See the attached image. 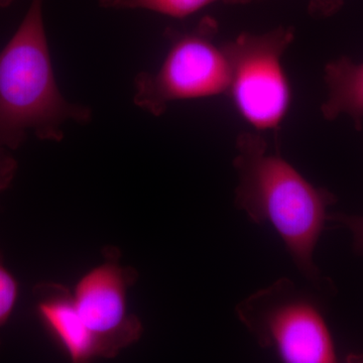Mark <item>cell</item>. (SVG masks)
Here are the masks:
<instances>
[{
  "mask_svg": "<svg viewBox=\"0 0 363 363\" xmlns=\"http://www.w3.org/2000/svg\"><path fill=\"white\" fill-rule=\"evenodd\" d=\"M235 147V206L255 223L271 224L298 271L318 281L315 248L335 196L313 185L279 154L269 152L259 131L241 133Z\"/></svg>",
  "mask_w": 363,
  "mask_h": 363,
  "instance_id": "obj_1",
  "label": "cell"
},
{
  "mask_svg": "<svg viewBox=\"0 0 363 363\" xmlns=\"http://www.w3.org/2000/svg\"><path fill=\"white\" fill-rule=\"evenodd\" d=\"M89 106L62 94L52 68L44 0H30L18 30L0 52V149L16 150L28 133L61 142L64 125L92 121Z\"/></svg>",
  "mask_w": 363,
  "mask_h": 363,
  "instance_id": "obj_2",
  "label": "cell"
},
{
  "mask_svg": "<svg viewBox=\"0 0 363 363\" xmlns=\"http://www.w3.org/2000/svg\"><path fill=\"white\" fill-rule=\"evenodd\" d=\"M218 30V23L209 16L191 30L167 28L169 48L162 65L135 76L136 106L162 116L173 102L225 95L229 65L222 44L215 42Z\"/></svg>",
  "mask_w": 363,
  "mask_h": 363,
  "instance_id": "obj_3",
  "label": "cell"
},
{
  "mask_svg": "<svg viewBox=\"0 0 363 363\" xmlns=\"http://www.w3.org/2000/svg\"><path fill=\"white\" fill-rule=\"evenodd\" d=\"M236 314L259 345L289 363L337 362L319 306L291 279H279L236 306Z\"/></svg>",
  "mask_w": 363,
  "mask_h": 363,
  "instance_id": "obj_4",
  "label": "cell"
},
{
  "mask_svg": "<svg viewBox=\"0 0 363 363\" xmlns=\"http://www.w3.org/2000/svg\"><path fill=\"white\" fill-rule=\"evenodd\" d=\"M295 35L293 26H278L264 33H242L222 44L229 65L226 94L257 131L278 130L292 106L283 57Z\"/></svg>",
  "mask_w": 363,
  "mask_h": 363,
  "instance_id": "obj_5",
  "label": "cell"
},
{
  "mask_svg": "<svg viewBox=\"0 0 363 363\" xmlns=\"http://www.w3.org/2000/svg\"><path fill=\"white\" fill-rule=\"evenodd\" d=\"M136 281V269L123 266L121 252L111 247L105 248L104 260L86 272L72 290L101 358L117 357L143 336L142 321L128 310V291Z\"/></svg>",
  "mask_w": 363,
  "mask_h": 363,
  "instance_id": "obj_6",
  "label": "cell"
},
{
  "mask_svg": "<svg viewBox=\"0 0 363 363\" xmlns=\"http://www.w3.org/2000/svg\"><path fill=\"white\" fill-rule=\"evenodd\" d=\"M35 312L40 323L74 363L101 358L96 341L80 316L72 290L45 281L33 289Z\"/></svg>",
  "mask_w": 363,
  "mask_h": 363,
  "instance_id": "obj_7",
  "label": "cell"
},
{
  "mask_svg": "<svg viewBox=\"0 0 363 363\" xmlns=\"http://www.w3.org/2000/svg\"><path fill=\"white\" fill-rule=\"evenodd\" d=\"M328 94L321 106L322 116L333 121L350 116L355 128L363 125V62L354 63L347 57L329 62L324 68Z\"/></svg>",
  "mask_w": 363,
  "mask_h": 363,
  "instance_id": "obj_8",
  "label": "cell"
},
{
  "mask_svg": "<svg viewBox=\"0 0 363 363\" xmlns=\"http://www.w3.org/2000/svg\"><path fill=\"white\" fill-rule=\"evenodd\" d=\"M252 1V0H99V6L106 9H143L182 20L217 2L230 6H245Z\"/></svg>",
  "mask_w": 363,
  "mask_h": 363,
  "instance_id": "obj_9",
  "label": "cell"
},
{
  "mask_svg": "<svg viewBox=\"0 0 363 363\" xmlns=\"http://www.w3.org/2000/svg\"><path fill=\"white\" fill-rule=\"evenodd\" d=\"M18 294L20 285L18 279L4 264V255L0 252V330L11 319L18 303Z\"/></svg>",
  "mask_w": 363,
  "mask_h": 363,
  "instance_id": "obj_10",
  "label": "cell"
},
{
  "mask_svg": "<svg viewBox=\"0 0 363 363\" xmlns=\"http://www.w3.org/2000/svg\"><path fill=\"white\" fill-rule=\"evenodd\" d=\"M328 220L345 226L352 234L353 247L355 252L363 255V216L337 213L328 215Z\"/></svg>",
  "mask_w": 363,
  "mask_h": 363,
  "instance_id": "obj_11",
  "label": "cell"
},
{
  "mask_svg": "<svg viewBox=\"0 0 363 363\" xmlns=\"http://www.w3.org/2000/svg\"><path fill=\"white\" fill-rule=\"evenodd\" d=\"M18 164L9 150L0 149V192L6 190L13 183Z\"/></svg>",
  "mask_w": 363,
  "mask_h": 363,
  "instance_id": "obj_12",
  "label": "cell"
},
{
  "mask_svg": "<svg viewBox=\"0 0 363 363\" xmlns=\"http://www.w3.org/2000/svg\"><path fill=\"white\" fill-rule=\"evenodd\" d=\"M342 0H311L309 4V13L316 18L332 16L337 11Z\"/></svg>",
  "mask_w": 363,
  "mask_h": 363,
  "instance_id": "obj_13",
  "label": "cell"
},
{
  "mask_svg": "<svg viewBox=\"0 0 363 363\" xmlns=\"http://www.w3.org/2000/svg\"><path fill=\"white\" fill-rule=\"evenodd\" d=\"M16 0H0V9H6L13 4Z\"/></svg>",
  "mask_w": 363,
  "mask_h": 363,
  "instance_id": "obj_14",
  "label": "cell"
}]
</instances>
